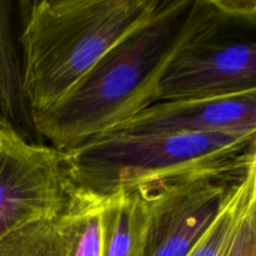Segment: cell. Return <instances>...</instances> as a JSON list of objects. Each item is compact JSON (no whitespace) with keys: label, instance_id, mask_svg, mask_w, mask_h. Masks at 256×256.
<instances>
[{"label":"cell","instance_id":"obj_5","mask_svg":"<svg viewBox=\"0 0 256 256\" xmlns=\"http://www.w3.org/2000/svg\"><path fill=\"white\" fill-rule=\"evenodd\" d=\"M254 169L194 172L129 189L142 212L140 256H186Z\"/></svg>","mask_w":256,"mask_h":256},{"label":"cell","instance_id":"obj_6","mask_svg":"<svg viewBox=\"0 0 256 256\" xmlns=\"http://www.w3.org/2000/svg\"><path fill=\"white\" fill-rule=\"evenodd\" d=\"M75 190L64 152L0 130V239L60 214Z\"/></svg>","mask_w":256,"mask_h":256},{"label":"cell","instance_id":"obj_1","mask_svg":"<svg viewBox=\"0 0 256 256\" xmlns=\"http://www.w3.org/2000/svg\"><path fill=\"white\" fill-rule=\"evenodd\" d=\"M208 10L209 0H159L149 19L102 55L60 99L32 112L40 138L68 152L159 102L168 65Z\"/></svg>","mask_w":256,"mask_h":256},{"label":"cell","instance_id":"obj_7","mask_svg":"<svg viewBox=\"0 0 256 256\" xmlns=\"http://www.w3.org/2000/svg\"><path fill=\"white\" fill-rule=\"evenodd\" d=\"M105 195L76 188L60 214L0 239V256H102Z\"/></svg>","mask_w":256,"mask_h":256},{"label":"cell","instance_id":"obj_10","mask_svg":"<svg viewBox=\"0 0 256 256\" xmlns=\"http://www.w3.org/2000/svg\"><path fill=\"white\" fill-rule=\"evenodd\" d=\"M142 212L134 190L105 195L102 215V256H140Z\"/></svg>","mask_w":256,"mask_h":256},{"label":"cell","instance_id":"obj_3","mask_svg":"<svg viewBox=\"0 0 256 256\" xmlns=\"http://www.w3.org/2000/svg\"><path fill=\"white\" fill-rule=\"evenodd\" d=\"M65 152L75 186L99 195L256 164L255 132H105Z\"/></svg>","mask_w":256,"mask_h":256},{"label":"cell","instance_id":"obj_2","mask_svg":"<svg viewBox=\"0 0 256 256\" xmlns=\"http://www.w3.org/2000/svg\"><path fill=\"white\" fill-rule=\"evenodd\" d=\"M159 0H22L24 94L32 112L54 104L115 44L146 22Z\"/></svg>","mask_w":256,"mask_h":256},{"label":"cell","instance_id":"obj_11","mask_svg":"<svg viewBox=\"0 0 256 256\" xmlns=\"http://www.w3.org/2000/svg\"><path fill=\"white\" fill-rule=\"evenodd\" d=\"M255 195L256 169L248 175L236 192L186 256H222L245 205Z\"/></svg>","mask_w":256,"mask_h":256},{"label":"cell","instance_id":"obj_9","mask_svg":"<svg viewBox=\"0 0 256 256\" xmlns=\"http://www.w3.org/2000/svg\"><path fill=\"white\" fill-rule=\"evenodd\" d=\"M16 2L0 0V126L29 142H45L38 134L24 94Z\"/></svg>","mask_w":256,"mask_h":256},{"label":"cell","instance_id":"obj_8","mask_svg":"<svg viewBox=\"0 0 256 256\" xmlns=\"http://www.w3.org/2000/svg\"><path fill=\"white\" fill-rule=\"evenodd\" d=\"M112 132L125 134L255 132L256 92L216 99L158 102Z\"/></svg>","mask_w":256,"mask_h":256},{"label":"cell","instance_id":"obj_4","mask_svg":"<svg viewBox=\"0 0 256 256\" xmlns=\"http://www.w3.org/2000/svg\"><path fill=\"white\" fill-rule=\"evenodd\" d=\"M256 92V2L209 0V10L168 65L159 102Z\"/></svg>","mask_w":256,"mask_h":256},{"label":"cell","instance_id":"obj_12","mask_svg":"<svg viewBox=\"0 0 256 256\" xmlns=\"http://www.w3.org/2000/svg\"><path fill=\"white\" fill-rule=\"evenodd\" d=\"M222 256H256V195L245 205Z\"/></svg>","mask_w":256,"mask_h":256}]
</instances>
